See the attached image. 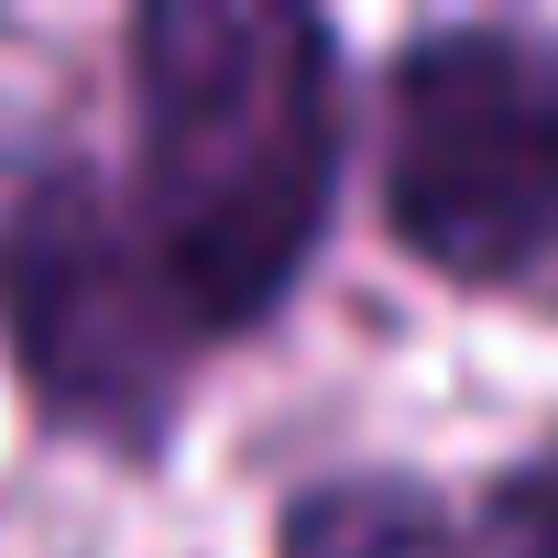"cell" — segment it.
<instances>
[{"mask_svg": "<svg viewBox=\"0 0 558 558\" xmlns=\"http://www.w3.org/2000/svg\"><path fill=\"white\" fill-rule=\"evenodd\" d=\"M132 252L197 351L263 329L340 208V34L296 0H154L121 23Z\"/></svg>", "mask_w": 558, "mask_h": 558, "instance_id": "1", "label": "cell"}, {"mask_svg": "<svg viewBox=\"0 0 558 558\" xmlns=\"http://www.w3.org/2000/svg\"><path fill=\"white\" fill-rule=\"evenodd\" d=\"M0 351L45 427L110 460H165L208 362L154 296L121 197L66 132H0Z\"/></svg>", "mask_w": 558, "mask_h": 558, "instance_id": "3", "label": "cell"}, {"mask_svg": "<svg viewBox=\"0 0 558 558\" xmlns=\"http://www.w3.org/2000/svg\"><path fill=\"white\" fill-rule=\"evenodd\" d=\"M274 558H471V525L416 471H329L274 514Z\"/></svg>", "mask_w": 558, "mask_h": 558, "instance_id": "4", "label": "cell"}, {"mask_svg": "<svg viewBox=\"0 0 558 558\" xmlns=\"http://www.w3.org/2000/svg\"><path fill=\"white\" fill-rule=\"evenodd\" d=\"M460 525H471V558H558V449L504 460L460 504Z\"/></svg>", "mask_w": 558, "mask_h": 558, "instance_id": "5", "label": "cell"}, {"mask_svg": "<svg viewBox=\"0 0 558 558\" xmlns=\"http://www.w3.org/2000/svg\"><path fill=\"white\" fill-rule=\"evenodd\" d=\"M384 230L416 274L558 329V34L438 23L384 66Z\"/></svg>", "mask_w": 558, "mask_h": 558, "instance_id": "2", "label": "cell"}]
</instances>
